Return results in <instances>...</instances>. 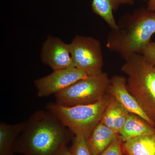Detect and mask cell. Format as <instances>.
<instances>
[{"mask_svg":"<svg viewBox=\"0 0 155 155\" xmlns=\"http://www.w3.org/2000/svg\"><path fill=\"white\" fill-rule=\"evenodd\" d=\"M58 155H72L70 152L69 149L67 146L64 147L61 150Z\"/></svg>","mask_w":155,"mask_h":155,"instance_id":"obj_21","label":"cell"},{"mask_svg":"<svg viewBox=\"0 0 155 155\" xmlns=\"http://www.w3.org/2000/svg\"><path fill=\"white\" fill-rule=\"evenodd\" d=\"M117 30L108 34L106 46L126 61L135 54H141L155 33V12L146 8L126 14L118 23Z\"/></svg>","mask_w":155,"mask_h":155,"instance_id":"obj_2","label":"cell"},{"mask_svg":"<svg viewBox=\"0 0 155 155\" xmlns=\"http://www.w3.org/2000/svg\"><path fill=\"white\" fill-rule=\"evenodd\" d=\"M110 83L105 72L87 76L55 94L56 103L66 107L93 104L105 95Z\"/></svg>","mask_w":155,"mask_h":155,"instance_id":"obj_5","label":"cell"},{"mask_svg":"<svg viewBox=\"0 0 155 155\" xmlns=\"http://www.w3.org/2000/svg\"><path fill=\"white\" fill-rule=\"evenodd\" d=\"M154 123H155V120L154 121Z\"/></svg>","mask_w":155,"mask_h":155,"instance_id":"obj_23","label":"cell"},{"mask_svg":"<svg viewBox=\"0 0 155 155\" xmlns=\"http://www.w3.org/2000/svg\"><path fill=\"white\" fill-rule=\"evenodd\" d=\"M107 93L101 100L93 104L66 107L56 102L49 103L47 104V110L57 117L74 136H82L87 140L100 122L110 102L111 95Z\"/></svg>","mask_w":155,"mask_h":155,"instance_id":"obj_4","label":"cell"},{"mask_svg":"<svg viewBox=\"0 0 155 155\" xmlns=\"http://www.w3.org/2000/svg\"><path fill=\"white\" fill-rule=\"evenodd\" d=\"M120 5L118 0H93L91 8L95 14L104 19L111 30H116L118 25L114 18V12Z\"/></svg>","mask_w":155,"mask_h":155,"instance_id":"obj_14","label":"cell"},{"mask_svg":"<svg viewBox=\"0 0 155 155\" xmlns=\"http://www.w3.org/2000/svg\"><path fill=\"white\" fill-rule=\"evenodd\" d=\"M72 141V145L69 148L72 155H92L83 136H75Z\"/></svg>","mask_w":155,"mask_h":155,"instance_id":"obj_16","label":"cell"},{"mask_svg":"<svg viewBox=\"0 0 155 155\" xmlns=\"http://www.w3.org/2000/svg\"><path fill=\"white\" fill-rule=\"evenodd\" d=\"M141 54L150 63L155 65V42H150L143 50Z\"/></svg>","mask_w":155,"mask_h":155,"instance_id":"obj_19","label":"cell"},{"mask_svg":"<svg viewBox=\"0 0 155 155\" xmlns=\"http://www.w3.org/2000/svg\"><path fill=\"white\" fill-rule=\"evenodd\" d=\"M122 143L120 136L118 135L109 147L99 155H122Z\"/></svg>","mask_w":155,"mask_h":155,"instance_id":"obj_18","label":"cell"},{"mask_svg":"<svg viewBox=\"0 0 155 155\" xmlns=\"http://www.w3.org/2000/svg\"><path fill=\"white\" fill-rule=\"evenodd\" d=\"M153 133H155V127L139 116L130 113L119 135L124 142L138 136Z\"/></svg>","mask_w":155,"mask_h":155,"instance_id":"obj_13","label":"cell"},{"mask_svg":"<svg viewBox=\"0 0 155 155\" xmlns=\"http://www.w3.org/2000/svg\"><path fill=\"white\" fill-rule=\"evenodd\" d=\"M129 114L127 109L117 101L114 122V130L117 134H120Z\"/></svg>","mask_w":155,"mask_h":155,"instance_id":"obj_17","label":"cell"},{"mask_svg":"<svg viewBox=\"0 0 155 155\" xmlns=\"http://www.w3.org/2000/svg\"><path fill=\"white\" fill-rule=\"evenodd\" d=\"M118 135L113 129L99 122L86 140L92 155H99L104 152Z\"/></svg>","mask_w":155,"mask_h":155,"instance_id":"obj_10","label":"cell"},{"mask_svg":"<svg viewBox=\"0 0 155 155\" xmlns=\"http://www.w3.org/2000/svg\"><path fill=\"white\" fill-rule=\"evenodd\" d=\"M126 155H155V133L136 137L123 142Z\"/></svg>","mask_w":155,"mask_h":155,"instance_id":"obj_11","label":"cell"},{"mask_svg":"<svg viewBox=\"0 0 155 155\" xmlns=\"http://www.w3.org/2000/svg\"><path fill=\"white\" fill-rule=\"evenodd\" d=\"M41 57L43 63L53 71L75 68L69 44L56 37L49 36L44 42Z\"/></svg>","mask_w":155,"mask_h":155,"instance_id":"obj_8","label":"cell"},{"mask_svg":"<svg viewBox=\"0 0 155 155\" xmlns=\"http://www.w3.org/2000/svg\"><path fill=\"white\" fill-rule=\"evenodd\" d=\"M69 46L75 68L87 76L102 72V50L98 40L92 37L77 35Z\"/></svg>","mask_w":155,"mask_h":155,"instance_id":"obj_6","label":"cell"},{"mask_svg":"<svg viewBox=\"0 0 155 155\" xmlns=\"http://www.w3.org/2000/svg\"><path fill=\"white\" fill-rule=\"evenodd\" d=\"M25 122L14 124L0 123V155H13L18 137L25 127Z\"/></svg>","mask_w":155,"mask_h":155,"instance_id":"obj_12","label":"cell"},{"mask_svg":"<svg viewBox=\"0 0 155 155\" xmlns=\"http://www.w3.org/2000/svg\"><path fill=\"white\" fill-rule=\"evenodd\" d=\"M74 134L54 115L38 110L30 116L14 146L23 155H58Z\"/></svg>","mask_w":155,"mask_h":155,"instance_id":"obj_1","label":"cell"},{"mask_svg":"<svg viewBox=\"0 0 155 155\" xmlns=\"http://www.w3.org/2000/svg\"><path fill=\"white\" fill-rule=\"evenodd\" d=\"M107 92L114 97L130 114L137 115L150 125L155 127L154 123L139 104L126 87V78L121 75H114L110 79Z\"/></svg>","mask_w":155,"mask_h":155,"instance_id":"obj_9","label":"cell"},{"mask_svg":"<svg viewBox=\"0 0 155 155\" xmlns=\"http://www.w3.org/2000/svg\"><path fill=\"white\" fill-rule=\"evenodd\" d=\"M84 72L76 68L53 71L50 75L34 81L40 97L56 94L76 81L86 77Z\"/></svg>","mask_w":155,"mask_h":155,"instance_id":"obj_7","label":"cell"},{"mask_svg":"<svg viewBox=\"0 0 155 155\" xmlns=\"http://www.w3.org/2000/svg\"><path fill=\"white\" fill-rule=\"evenodd\" d=\"M134 0H118L120 5L123 4H128V5H132L134 3Z\"/></svg>","mask_w":155,"mask_h":155,"instance_id":"obj_22","label":"cell"},{"mask_svg":"<svg viewBox=\"0 0 155 155\" xmlns=\"http://www.w3.org/2000/svg\"><path fill=\"white\" fill-rule=\"evenodd\" d=\"M125 61L121 70L127 76V90L154 123L155 65L141 54H134Z\"/></svg>","mask_w":155,"mask_h":155,"instance_id":"obj_3","label":"cell"},{"mask_svg":"<svg viewBox=\"0 0 155 155\" xmlns=\"http://www.w3.org/2000/svg\"><path fill=\"white\" fill-rule=\"evenodd\" d=\"M117 104V100L114 97L111 96L110 102L103 114L100 122L113 130Z\"/></svg>","mask_w":155,"mask_h":155,"instance_id":"obj_15","label":"cell"},{"mask_svg":"<svg viewBox=\"0 0 155 155\" xmlns=\"http://www.w3.org/2000/svg\"><path fill=\"white\" fill-rule=\"evenodd\" d=\"M147 2V9L149 11L155 12V0H144Z\"/></svg>","mask_w":155,"mask_h":155,"instance_id":"obj_20","label":"cell"}]
</instances>
